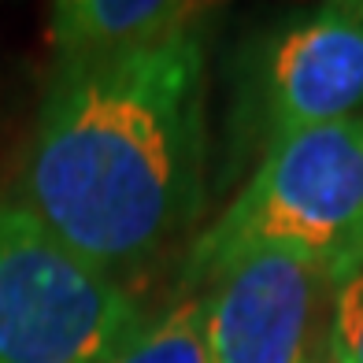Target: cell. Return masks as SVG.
<instances>
[{
  "label": "cell",
  "mask_w": 363,
  "mask_h": 363,
  "mask_svg": "<svg viewBox=\"0 0 363 363\" xmlns=\"http://www.w3.org/2000/svg\"><path fill=\"white\" fill-rule=\"evenodd\" d=\"M308 363H330V356H319V359H308Z\"/></svg>",
  "instance_id": "9"
},
{
  "label": "cell",
  "mask_w": 363,
  "mask_h": 363,
  "mask_svg": "<svg viewBox=\"0 0 363 363\" xmlns=\"http://www.w3.org/2000/svg\"><path fill=\"white\" fill-rule=\"evenodd\" d=\"M330 363H363V263L334 278L330 319Z\"/></svg>",
  "instance_id": "8"
},
{
  "label": "cell",
  "mask_w": 363,
  "mask_h": 363,
  "mask_svg": "<svg viewBox=\"0 0 363 363\" xmlns=\"http://www.w3.org/2000/svg\"><path fill=\"white\" fill-rule=\"evenodd\" d=\"M359 263H363V259H359ZM359 263H356V267H359Z\"/></svg>",
  "instance_id": "10"
},
{
  "label": "cell",
  "mask_w": 363,
  "mask_h": 363,
  "mask_svg": "<svg viewBox=\"0 0 363 363\" xmlns=\"http://www.w3.org/2000/svg\"><path fill=\"white\" fill-rule=\"evenodd\" d=\"M249 249L304 252L330 271V282L363 259V115L263 148L234 204L193 241L182 296L201 293L223 263Z\"/></svg>",
  "instance_id": "2"
},
{
  "label": "cell",
  "mask_w": 363,
  "mask_h": 363,
  "mask_svg": "<svg viewBox=\"0 0 363 363\" xmlns=\"http://www.w3.org/2000/svg\"><path fill=\"white\" fill-rule=\"evenodd\" d=\"M326 286L330 271L293 249H249L223 263L201 289L208 363H308Z\"/></svg>",
  "instance_id": "4"
},
{
  "label": "cell",
  "mask_w": 363,
  "mask_h": 363,
  "mask_svg": "<svg viewBox=\"0 0 363 363\" xmlns=\"http://www.w3.org/2000/svg\"><path fill=\"white\" fill-rule=\"evenodd\" d=\"M104 363H208L204 296H178V304H171L160 319H148L141 334Z\"/></svg>",
  "instance_id": "7"
},
{
  "label": "cell",
  "mask_w": 363,
  "mask_h": 363,
  "mask_svg": "<svg viewBox=\"0 0 363 363\" xmlns=\"http://www.w3.org/2000/svg\"><path fill=\"white\" fill-rule=\"evenodd\" d=\"M204 26L152 48L52 63L8 189L119 278L160 259L204 201Z\"/></svg>",
  "instance_id": "1"
},
{
  "label": "cell",
  "mask_w": 363,
  "mask_h": 363,
  "mask_svg": "<svg viewBox=\"0 0 363 363\" xmlns=\"http://www.w3.org/2000/svg\"><path fill=\"white\" fill-rule=\"evenodd\" d=\"M267 145L363 115V0L323 4L267 41L259 71Z\"/></svg>",
  "instance_id": "5"
},
{
  "label": "cell",
  "mask_w": 363,
  "mask_h": 363,
  "mask_svg": "<svg viewBox=\"0 0 363 363\" xmlns=\"http://www.w3.org/2000/svg\"><path fill=\"white\" fill-rule=\"evenodd\" d=\"M219 8L196 0H60L48 11L56 63L152 48L204 26Z\"/></svg>",
  "instance_id": "6"
},
{
  "label": "cell",
  "mask_w": 363,
  "mask_h": 363,
  "mask_svg": "<svg viewBox=\"0 0 363 363\" xmlns=\"http://www.w3.org/2000/svg\"><path fill=\"white\" fill-rule=\"evenodd\" d=\"M145 323L119 278L0 196V363H104Z\"/></svg>",
  "instance_id": "3"
}]
</instances>
